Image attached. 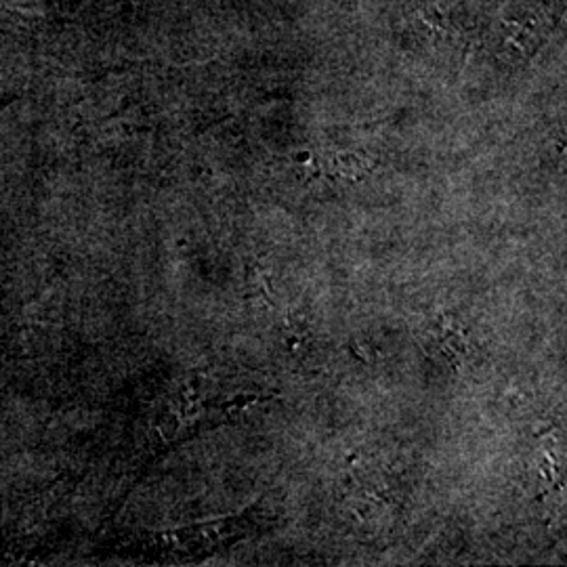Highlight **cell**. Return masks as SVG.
I'll return each instance as SVG.
<instances>
[{
    "label": "cell",
    "instance_id": "7a4b0ae2",
    "mask_svg": "<svg viewBox=\"0 0 567 567\" xmlns=\"http://www.w3.org/2000/svg\"><path fill=\"white\" fill-rule=\"evenodd\" d=\"M498 37L508 55H532L548 37L545 9L529 2L511 7L501 20Z\"/></svg>",
    "mask_w": 567,
    "mask_h": 567
},
{
    "label": "cell",
    "instance_id": "277c9868",
    "mask_svg": "<svg viewBox=\"0 0 567 567\" xmlns=\"http://www.w3.org/2000/svg\"><path fill=\"white\" fill-rule=\"evenodd\" d=\"M276 395H255V393H238L234 395L229 402H225V412H243L246 408H250L252 404H261V402H269L274 400Z\"/></svg>",
    "mask_w": 567,
    "mask_h": 567
},
{
    "label": "cell",
    "instance_id": "6da1fadb",
    "mask_svg": "<svg viewBox=\"0 0 567 567\" xmlns=\"http://www.w3.org/2000/svg\"><path fill=\"white\" fill-rule=\"evenodd\" d=\"M408 18V34L431 53H450L466 42V16L458 0H414Z\"/></svg>",
    "mask_w": 567,
    "mask_h": 567
},
{
    "label": "cell",
    "instance_id": "3957f363",
    "mask_svg": "<svg viewBox=\"0 0 567 567\" xmlns=\"http://www.w3.org/2000/svg\"><path fill=\"white\" fill-rule=\"evenodd\" d=\"M332 168H334L337 175H341L344 179L360 182L370 166L365 163L364 156H360V154L339 152V154L332 156Z\"/></svg>",
    "mask_w": 567,
    "mask_h": 567
},
{
    "label": "cell",
    "instance_id": "8992f818",
    "mask_svg": "<svg viewBox=\"0 0 567 567\" xmlns=\"http://www.w3.org/2000/svg\"><path fill=\"white\" fill-rule=\"evenodd\" d=\"M349 349H351V353H353L362 364H370L368 353H365L364 349H362V344L358 343V341H351V343H349Z\"/></svg>",
    "mask_w": 567,
    "mask_h": 567
},
{
    "label": "cell",
    "instance_id": "5b68a950",
    "mask_svg": "<svg viewBox=\"0 0 567 567\" xmlns=\"http://www.w3.org/2000/svg\"><path fill=\"white\" fill-rule=\"evenodd\" d=\"M252 278H255V288H257V292H259V297L264 299L265 303L269 305V307H276V297H274V292H271V282H269V276L265 274L261 267H255V271H252Z\"/></svg>",
    "mask_w": 567,
    "mask_h": 567
}]
</instances>
